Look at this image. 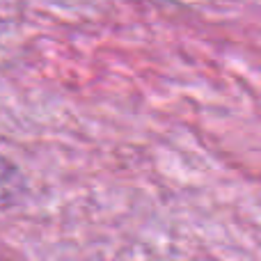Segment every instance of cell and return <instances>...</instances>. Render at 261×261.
<instances>
[{"instance_id": "obj_1", "label": "cell", "mask_w": 261, "mask_h": 261, "mask_svg": "<svg viewBox=\"0 0 261 261\" xmlns=\"http://www.w3.org/2000/svg\"><path fill=\"white\" fill-rule=\"evenodd\" d=\"M16 188V170L0 156V202L7 199Z\"/></svg>"}]
</instances>
